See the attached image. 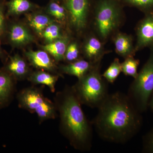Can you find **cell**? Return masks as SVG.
<instances>
[{"instance_id":"obj_18","label":"cell","mask_w":153,"mask_h":153,"mask_svg":"<svg viewBox=\"0 0 153 153\" xmlns=\"http://www.w3.org/2000/svg\"><path fill=\"white\" fill-rule=\"evenodd\" d=\"M28 23L39 36H43L45 29L51 23L52 20L43 14H36L27 17Z\"/></svg>"},{"instance_id":"obj_12","label":"cell","mask_w":153,"mask_h":153,"mask_svg":"<svg viewBox=\"0 0 153 153\" xmlns=\"http://www.w3.org/2000/svg\"><path fill=\"white\" fill-rule=\"evenodd\" d=\"M4 68L16 80L25 79L30 75L27 63L19 55L9 57Z\"/></svg>"},{"instance_id":"obj_13","label":"cell","mask_w":153,"mask_h":153,"mask_svg":"<svg viewBox=\"0 0 153 153\" xmlns=\"http://www.w3.org/2000/svg\"><path fill=\"white\" fill-rule=\"evenodd\" d=\"M97 65L92 64L88 60L79 59L69 63L67 65H63L60 67V69L64 74L76 76L79 79L88 73Z\"/></svg>"},{"instance_id":"obj_9","label":"cell","mask_w":153,"mask_h":153,"mask_svg":"<svg viewBox=\"0 0 153 153\" xmlns=\"http://www.w3.org/2000/svg\"><path fill=\"white\" fill-rule=\"evenodd\" d=\"M148 47H153V13L147 14L139 25L135 51Z\"/></svg>"},{"instance_id":"obj_11","label":"cell","mask_w":153,"mask_h":153,"mask_svg":"<svg viewBox=\"0 0 153 153\" xmlns=\"http://www.w3.org/2000/svg\"><path fill=\"white\" fill-rule=\"evenodd\" d=\"M25 55L30 64L35 68L49 72L55 71L57 69L55 61L44 50H30L26 52Z\"/></svg>"},{"instance_id":"obj_27","label":"cell","mask_w":153,"mask_h":153,"mask_svg":"<svg viewBox=\"0 0 153 153\" xmlns=\"http://www.w3.org/2000/svg\"><path fill=\"white\" fill-rule=\"evenodd\" d=\"M143 149L146 152L153 153V128L143 138Z\"/></svg>"},{"instance_id":"obj_8","label":"cell","mask_w":153,"mask_h":153,"mask_svg":"<svg viewBox=\"0 0 153 153\" xmlns=\"http://www.w3.org/2000/svg\"><path fill=\"white\" fill-rule=\"evenodd\" d=\"M16 80L5 68L0 69V108L7 106L13 100Z\"/></svg>"},{"instance_id":"obj_24","label":"cell","mask_w":153,"mask_h":153,"mask_svg":"<svg viewBox=\"0 0 153 153\" xmlns=\"http://www.w3.org/2000/svg\"><path fill=\"white\" fill-rule=\"evenodd\" d=\"M79 55V51L77 44L72 43L67 47L64 59L69 63H71L78 60Z\"/></svg>"},{"instance_id":"obj_10","label":"cell","mask_w":153,"mask_h":153,"mask_svg":"<svg viewBox=\"0 0 153 153\" xmlns=\"http://www.w3.org/2000/svg\"><path fill=\"white\" fill-rule=\"evenodd\" d=\"M6 28L7 29H6L4 36H7L9 44L14 47L29 44L33 40L32 35L20 24L13 23Z\"/></svg>"},{"instance_id":"obj_3","label":"cell","mask_w":153,"mask_h":153,"mask_svg":"<svg viewBox=\"0 0 153 153\" xmlns=\"http://www.w3.org/2000/svg\"><path fill=\"white\" fill-rule=\"evenodd\" d=\"M99 67V64L96 65L72 86L81 104L91 108H98L109 94L108 82Z\"/></svg>"},{"instance_id":"obj_15","label":"cell","mask_w":153,"mask_h":153,"mask_svg":"<svg viewBox=\"0 0 153 153\" xmlns=\"http://www.w3.org/2000/svg\"><path fill=\"white\" fill-rule=\"evenodd\" d=\"M85 57L88 61L94 65L99 64L103 54L102 44L95 37H91L88 40L84 47Z\"/></svg>"},{"instance_id":"obj_4","label":"cell","mask_w":153,"mask_h":153,"mask_svg":"<svg viewBox=\"0 0 153 153\" xmlns=\"http://www.w3.org/2000/svg\"><path fill=\"white\" fill-rule=\"evenodd\" d=\"M16 97L19 108L36 114L40 123L57 117L55 102L44 96L41 88L35 86L25 88L17 93Z\"/></svg>"},{"instance_id":"obj_6","label":"cell","mask_w":153,"mask_h":153,"mask_svg":"<svg viewBox=\"0 0 153 153\" xmlns=\"http://www.w3.org/2000/svg\"><path fill=\"white\" fill-rule=\"evenodd\" d=\"M119 19L118 8L114 0H101L96 12L95 23L100 35L106 38L117 27Z\"/></svg>"},{"instance_id":"obj_16","label":"cell","mask_w":153,"mask_h":153,"mask_svg":"<svg viewBox=\"0 0 153 153\" xmlns=\"http://www.w3.org/2000/svg\"><path fill=\"white\" fill-rule=\"evenodd\" d=\"M114 43L117 53L121 57L126 58L133 56L134 52H135L134 49L132 38L126 34H117L115 38Z\"/></svg>"},{"instance_id":"obj_19","label":"cell","mask_w":153,"mask_h":153,"mask_svg":"<svg viewBox=\"0 0 153 153\" xmlns=\"http://www.w3.org/2000/svg\"><path fill=\"white\" fill-rule=\"evenodd\" d=\"M7 16H16L30 10L33 5L28 0H10L6 3Z\"/></svg>"},{"instance_id":"obj_25","label":"cell","mask_w":153,"mask_h":153,"mask_svg":"<svg viewBox=\"0 0 153 153\" xmlns=\"http://www.w3.org/2000/svg\"><path fill=\"white\" fill-rule=\"evenodd\" d=\"M137 7L143 10L151 11L153 10V0H126Z\"/></svg>"},{"instance_id":"obj_20","label":"cell","mask_w":153,"mask_h":153,"mask_svg":"<svg viewBox=\"0 0 153 153\" xmlns=\"http://www.w3.org/2000/svg\"><path fill=\"white\" fill-rule=\"evenodd\" d=\"M121 72V63L118 58H115L102 75L107 82L113 83Z\"/></svg>"},{"instance_id":"obj_21","label":"cell","mask_w":153,"mask_h":153,"mask_svg":"<svg viewBox=\"0 0 153 153\" xmlns=\"http://www.w3.org/2000/svg\"><path fill=\"white\" fill-rule=\"evenodd\" d=\"M139 62V60L135 59L132 56L126 57L121 63L122 72L125 75L131 76L134 79L138 74L137 68Z\"/></svg>"},{"instance_id":"obj_1","label":"cell","mask_w":153,"mask_h":153,"mask_svg":"<svg viewBox=\"0 0 153 153\" xmlns=\"http://www.w3.org/2000/svg\"><path fill=\"white\" fill-rule=\"evenodd\" d=\"M98 110L91 122L99 136L105 141L125 143L139 130L140 112L127 94L120 91L108 94Z\"/></svg>"},{"instance_id":"obj_2","label":"cell","mask_w":153,"mask_h":153,"mask_svg":"<svg viewBox=\"0 0 153 153\" xmlns=\"http://www.w3.org/2000/svg\"><path fill=\"white\" fill-rule=\"evenodd\" d=\"M54 102L60 117V129L71 146L82 152L92 147L93 129L82 110L73 86L67 85L56 94Z\"/></svg>"},{"instance_id":"obj_14","label":"cell","mask_w":153,"mask_h":153,"mask_svg":"<svg viewBox=\"0 0 153 153\" xmlns=\"http://www.w3.org/2000/svg\"><path fill=\"white\" fill-rule=\"evenodd\" d=\"M59 78V76L51 74L48 71L41 70L30 74L28 80L33 85H44L49 88L51 92L55 91V85Z\"/></svg>"},{"instance_id":"obj_5","label":"cell","mask_w":153,"mask_h":153,"mask_svg":"<svg viewBox=\"0 0 153 153\" xmlns=\"http://www.w3.org/2000/svg\"><path fill=\"white\" fill-rule=\"evenodd\" d=\"M127 95L140 112L147 108L153 92V50L146 63L134 79Z\"/></svg>"},{"instance_id":"obj_28","label":"cell","mask_w":153,"mask_h":153,"mask_svg":"<svg viewBox=\"0 0 153 153\" xmlns=\"http://www.w3.org/2000/svg\"><path fill=\"white\" fill-rule=\"evenodd\" d=\"M5 56L4 55V52L1 47V39H0V58L4 61L5 60Z\"/></svg>"},{"instance_id":"obj_23","label":"cell","mask_w":153,"mask_h":153,"mask_svg":"<svg viewBox=\"0 0 153 153\" xmlns=\"http://www.w3.org/2000/svg\"><path fill=\"white\" fill-rule=\"evenodd\" d=\"M49 13L59 21H63L66 17V11L62 6L55 2H52L48 8Z\"/></svg>"},{"instance_id":"obj_22","label":"cell","mask_w":153,"mask_h":153,"mask_svg":"<svg viewBox=\"0 0 153 153\" xmlns=\"http://www.w3.org/2000/svg\"><path fill=\"white\" fill-rule=\"evenodd\" d=\"M43 37L48 43H51L61 38L60 29L58 25L51 23L45 29Z\"/></svg>"},{"instance_id":"obj_7","label":"cell","mask_w":153,"mask_h":153,"mask_svg":"<svg viewBox=\"0 0 153 153\" xmlns=\"http://www.w3.org/2000/svg\"><path fill=\"white\" fill-rule=\"evenodd\" d=\"M66 4L72 26L77 30L83 29L87 22L88 1L66 0Z\"/></svg>"},{"instance_id":"obj_29","label":"cell","mask_w":153,"mask_h":153,"mask_svg":"<svg viewBox=\"0 0 153 153\" xmlns=\"http://www.w3.org/2000/svg\"><path fill=\"white\" fill-rule=\"evenodd\" d=\"M149 105H150L151 108H152V110L153 111V94L152 97V100H151V101L149 102Z\"/></svg>"},{"instance_id":"obj_17","label":"cell","mask_w":153,"mask_h":153,"mask_svg":"<svg viewBox=\"0 0 153 153\" xmlns=\"http://www.w3.org/2000/svg\"><path fill=\"white\" fill-rule=\"evenodd\" d=\"M68 43L67 38H59L48 43L43 47L44 51L51 55L56 61L64 60Z\"/></svg>"},{"instance_id":"obj_26","label":"cell","mask_w":153,"mask_h":153,"mask_svg":"<svg viewBox=\"0 0 153 153\" xmlns=\"http://www.w3.org/2000/svg\"><path fill=\"white\" fill-rule=\"evenodd\" d=\"M5 6L6 3L3 0H0V38L4 36L7 25L4 15Z\"/></svg>"}]
</instances>
